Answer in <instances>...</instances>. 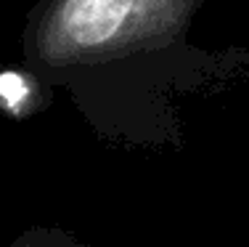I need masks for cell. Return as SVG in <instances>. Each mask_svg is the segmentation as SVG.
<instances>
[{
	"mask_svg": "<svg viewBox=\"0 0 249 247\" xmlns=\"http://www.w3.org/2000/svg\"><path fill=\"white\" fill-rule=\"evenodd\" d=\"M201 0H45L27 32V54L45 69L90 67L162 48L191 24Z\"/></svg>",
	"mask_w": 249,
	"mask_h": 247,
	"instance_id": "obj_1",
	"label": "cell"
},
{
	"mask_svg": "<svg viewBox=\"0 0 249 247\" xmlns=\"http://www.w3.org/2000/svg\"><path fill=\"white\" fill-rule=\"evenodd\" d=\"M11 247H88L77 242L72 234L58 231V228H32L24 237H19Z\"/></svg>",
	"mask_w": 249,
	"mask_h": 247,
	"instance_id": "obj_2",
	"label": "cell"
}]
</instances>
